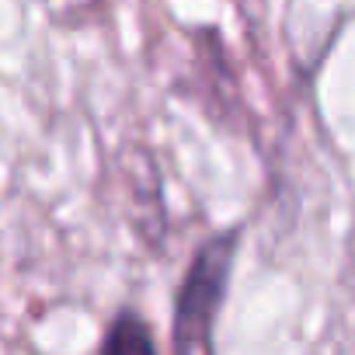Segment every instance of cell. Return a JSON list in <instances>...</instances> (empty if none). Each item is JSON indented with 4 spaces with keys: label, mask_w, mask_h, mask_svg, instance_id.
<instances>
[{
    "label": "cell",
    "mask_w": 355,
    "mask_h": 355,
    "mask_svg": "<svg viewBox=\"0 0 355 355\" xmlns=\"http://www.w3.org/2000/svg\"><path fill=\"white\" fill-rule=\"evenodd\" d=\"M237 234L213 237L192 261L174 310V355H213V324L227 293Z\"/></svg>",
    "instance_id": "obj_1"
},
{
    "label": "cell",
    "mask_w": 355,
    "mask_h": 355,
    "mask_svg": "<svg viewBox=\"0 0 355 355\" xmlns=\"http://www.w3.org/2000/svg\"><path fill=\"white\" fill-rule=\"evenodd\" d=\"M101 355H157V348H153V338H150L146 324L136 313H122L108 327Z\"/></svg>",
    "instance_id": "obj_2"
}]
</instances>
